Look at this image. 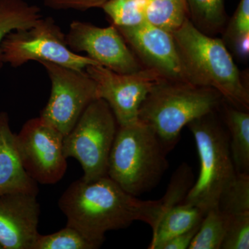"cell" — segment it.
Returning <instances> with one entry per match:
<instances>
[{"label":"cell","mask_w":249,"mask_h":249,"mask_svg":"<svg viewBox=\"0 0 249 249\" xmlns=\"http://www.w3.org/2000/svg\"><path fill=\"white\" fill-rule=\"evenodd\" d=\"M65 36L71 51L85 52L87 56L111 71L132 73L145 68L114 24L98 27L91 23L73 21Z\"/></svg>","instance_id":"cell-11"},{"label":"cell","mask_w":249,"mask_h":249,"mask_svg":"<svg viewBox=\"0 0 249 249\" xmlns=\"http://www.w3.org/2000/svg\"><path fill=\"white\" fill-rule=\"evenodd\" d=\"M171 34L188 82L216 90L226 102L249 111L248 86L224 41L198 30L190 19Z\"/></svg>","instance_id":"cell-2"},{"label":"cell","mask_w":249,"mask_h":249,"mask_svg":"<svg viewBox=\"0 0 249 249\" xmlns=\"http://www.w3.org/2000/svg\"><path fill=\"white\" fill-rule=\"evenodd\" d=\"M111 0H43L44 4L53 10H76L85 11L93 8H101Z\"/></svg>","instance_id":"cell-26"},{"label":"cell","mask_w":249,"mask_h":249,"mask_svg":"<svg viewBox=\"0 0 249 249\" xmlns=\"http://www.w3.org/2000/svg\"><path fill=\"white\" fill-rule=\"evenodd\" d=\"M96 85L98 98L109 105L119 126L139 121V109L147 94L163 77L143 68L132 73H119L99 65L85 68Z\"/></svg>","instance_id":"cell-10"},{"label":"cell","mask_w":249,"mask_h":249,"mask_svg":"<svg viewBox=\"0 0 249 249\" xmlns=\"http://www.w3.org/2000/svg\"><path fill=\"white\" fill-rule=\"evenodd\" d=\"M58 206L67 225L103 242L106 232L125 229L136 221L147 223L154 230L160 213V199L141 200L108 176L73 181L62 193Z\"/></svg>","instance_id":"cell-1"},{"label":"cell","mask_w":249,"mask_h":249,"mask_svg":"<svg viewBox=\"0 0 249 249\" xmlns=\"http://www.w3.org/2000/svg\"><path fill=\"white\" fill-rule=\"evenodd\" d=\"M64 136L52 124L37 117L29 119L16 134L19 158L28 175L37 183L59 182L67 170Z\"/></svg>","instance_id":"cell-9"},{"label":"cell","mask_w":249,"mask_h":249,"mask_svg":"<svg viewBox=\"0 0 249 249\" xmlns=\"http://www.w3.org/2000/svg\"><path fill=\"white\" fill-rule=\"evenodd\" d=\"M37 183L28 175L19 158L16 134L10 127L7 112H0V196L26 193L37 196Z\"/></svg>","instance_id":"cell-14"},{"label":"cell","mask_w":249,"mask_h":249,"mask_svg":"<svg viewBox=\"0 0 249 249\" xmlns=\"http://www.w3.org/2000/svg\"><path fill=\"white\" fill-rule=\"evenodd\" d=\"M217 209L227 215L249 213V174L237 173L223 192Z\"/></svg>","instance_id":"cell-24"},{"label":"cell","mask_w":249,"mask_h":249,"mask_svg":"<svg viewBox=\"0 0 249 249\" xmlns=\"http://www.w3.org/2000/svg\"><path fill=\"white\" fill-rule=\"evenodd\" d=\"M49 62L76 70L99 65L69 48L66 36L53 18H43L27 29L12 31L0 46V63L19 67L29 61Z\"/></svg>","instance_id":"cell-7"},{"label":"cell","mask_w":249,"mask_h":249,"mask_svg":"<svg viewBox=\"0 0 249 249\" xmlns=\"http://www.w3.org/2000/svg\"><path fill=\"white\" fill-rule=\"evenodd\" d=\"M42 17L37 5L24 0H0V46L10 33L30 27Z\"/></svg>","instance_id":"cell-18"},{"label":"cell","mask_w":249,"mask_h":249,"mask_svg":"<svg viewBox=\"0 0 249 249\" xmlns=\"http://www.w3.org/2000/svg\"><path fill=\"white\" fill-rule=\"evenodd\" d=\"M206 214L199 208L188 203L174 206L163 214L152 231L148 249H159L166 241L199 226Z\"/></svg>","instance_id":"cell-16"},{"label":"cell","mask_w":249,"mask_h":249,"mask_svg":"<svg viewBox=\"0 0 249 249\" xmlns=\"http://www.w3.org/2000/svg\"><path fill=\"white\" fill-rule=\"evenodd\" d=\"M223 101L222 95L211 88L163 78L142 102L139 120L151 127L168 153L185 126L216 111Z\"/></svg>","instance_id":"cell-3"},{"label":"cell","mask_w":249,"mask_h":249,"mask_svg":"<svg viewBox=\"0 0 249 249\" xmlns=\"http://www.w3.org/2000/svg\"><path fill=\"white\" fill-rule=\"evenodd\" d=\"M40 63L51 81L50 96L40 117L65 137L90 103L98 98L96 83L85 70L49 62Z\"/></svg>","instance_id":"cell-8"},{"label":"cell","mask_w":249,"mask_h":249,"mask_svg":"<svg viewBox=\"0 0 249 249\" xmlns=\"http://www.w3.org/2000/svg\"><path fill=\"white\" fill-rule=\"evenodd\" d=\"M224 121L229 130V145L236 172L249 174V114L223 101Z\"/></svg>","instance_id":"cell-15"},{"label":"cell","mask_w":249,"mask_h":249,"mask_svg":"<svg viewBox=\"0 0 249 249\" xmlns=\"http://www.w3.org/2000/svg\"><path fill=\"white\" fill-rule=\"evenodd\" d=\"M165 150L151 127L141 122L119 126L108 160L107 176L135 196L151 191L168 168Z\"/></svg>","instance_id":"cell-4"},{"label":"cell","mask_w":249,"mask_h":249,"mask_svg":"<svg viewBox=\"0 0 249 249\" xmlns=\"http://www.w3.org/2000/svg\"><path fill=\"white\" fill-rule=\"evenodd\" d=\"M193 134L200 160L199 178L183 202L207 213L217 209L223 192L237 175L229 145V134L215 115V111L188 124Z\"/></svg>","instance_id":"cell-5"},{"label":"cell","mask_w":249,"mask_h":249,"mask_svg":"<svg viewBox=\"0 0 249 249\" xmlns=\"http://www.w3.org/2000/svg\"><path fill=\"white\" fill-rule=\"evenodd\" d=\"M225 216L227 227L221 249H249V213Z\"/></svg>","instance_id":"cell-25"},{"label":"cell","mask_w":249,"mask_h":249,"mask_svg":"<svg viewBox=\"0 0 249 249\" xmlns=\"http://www.w3.org/2000/svg\"><path fill=\"white\" fill-rule=\"evenodd\" d=\"M192 24L208 36L222 34L227 26L228 16L225 0H186Z\"/></svg>","instance_id":"cell-17"},{"label":"cell","mask_w":249,"mask_h":249,"mask_svg":"<svg viewBox=\"0 0 249 249\" xmlns=\"http://www.w3.org/2000/svg\"><path fill=\"white\" fill-rule=\"evenodd\" d=\"M189 19L186 0H147L145 20L173 33Z\"/></svg>","instance_id":"cell-19"},{"label":"cell","mask_w":249,"mask_h":249,"mask_svg":"<svg viewBox=\"0 0 249 249\" xmlns=\"http://www.w3.org/2000/svg\"><path fill=\"white\" fill-rule=\"evenodd\" d=\"M223 41L236 56L247 60L249 54V0H240L226 26Z\"/></svg>","instance_id":"cell-20"},{"label":"cell","mask_w":249,"mask_h":249,"mask_svg":"<svg viewBox=\"0 0 249 249\" xmlns=\"http://www.w3.org/2000/svg\"><path fill=\"white\" fill-rule=\"evenodd\" d=\"M147 0H111L103 5L104 11L112 24L129 27L145 22Z\"/></svg>","instance_id":"cell-23"},{"label":"cell","mask_w":249,"mask_h":249,"mask_svg":"<svg viewBox=\"0 0 249 249\" xmlns=\"http://www.w3.org/2000/svg\"><path fill=\"white\" fill-rule=\"evenodd\" d=\"M199 226L182 234L175 236L160 245L159 249H187L189 248L193 237L199 229Z\"/></svg>","instance_id":"cell-27"},{"label":"cell","mask_w":249,"mask_h":249,"mask_svg":"<svg viewBox=\"0 0 249 249\" xmlns=\"http://www.w3.org/2000/svg\"><path fill=\"white\" fill-rule=\"evenodd\" d=\"M116 27L145 68L165 79L190 83L171 33L147 21L134 27Z\"/></svg>","instance_id":"cell-12"},{"label":"cell","mask_w":249,"mask_h":249,"mask_svg":"<svg viewBox=\"0 0 249 249\" xmlns=\"http://www.w3.org/2000/svg\"><path fill=\"white\" fill-rule=\"evenodd\" d=\"M0 249H2V248L1 247V246H0Z\"/></svg>","instance_id":"cell-28"},{"label":"cell","mask_w":249,"mask_h":249,"mask_svg":"<svg viewBox=\"0 0 249 249\" xmlns=\"http://www.w3.org/2000/svg\"><path fill=\"white\" fill-rule=\"evenodd\" d=\"M40 206L37 196L14 193L0 196V246L33 249L37 237Z\"/></svg>","instance_id":"cell-13"},{"label":"cell","mask_w":249,"mask_h":249,"mask_svg":"<svg viewBox=\"0 0 249 249\" xmlns=\"http://www.w3.org/2000/svg\"><path fill=\"white\" fill-rule=\"evenodd\" d=\"M227 227V219L218 209L205 214L189 249H221Z\"/></svg>","instance_id":"cell-22"},{"label":"cell","mask_w":249,"mask_h":249,"mask_svg":"<svg viewBox=\"0 0 249 249\" xmlns=\"http://www.w3.org/2000/svg\"><path fill=\"white\" fill-rule=\"evenodd\" d=\"M102 241L88 237L74 227L66 225L49 235H39L33 249H97Z\"/></svg>","instance_id":"cell-21"},{"label":"cell","mask_w":249,"mask_h":249,"mask_svg":"<svg viewBox=\"0 0 249 249\" xmlns=\"http://www.w3.org/2000/svg\"><path fill=\"white\" fill-rule=\"evenodd\" d=\"M119 124L106 101L97 98L63 138V152L81 165L86 181L107 176L108 160Z\"/></svg>","instance_id":"cell-6"}]
</instances>
